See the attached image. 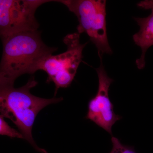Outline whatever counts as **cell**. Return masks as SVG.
<instances>
[{
  "label": "cell",
  "instance_id": "ba28073f",
  "mask_svg": "<svg viewBox=\"0 0 153 153\" xmlns=\"http://www.w3.org/2000/svg\"><path fill=\"white\" fill-rule=\"evenodd\" d=\"M2 116H0V134L7 136L11 138L24 139L23 135L20 132L12 128L4 120Z\"/></svg>",
  "mask_w": 153,
  "mask_h": 153
},
{
  "label": "cell",
  "instance_id": "52a82bcc",
  "mask_svg": "<svg viewBox=\"0 0 153 153\" xmlns=\"http://www.w3.org/2000/svg\"><path fill=\"white\" fill-rule=\"evenodd\" d=\"M138 7L145 10H151L152 13L146 18H135V20L140 27L138 32L133 36L135 44L141 49L140 57L137 59L136 63L140 69L144 68L146 65L145 55L148 49L153 46V5L149 4L146 1L138 3Z\"/></svg>",
  "mask_w": 153,
  "mask_h": 153
},
{
  "label": "cell",
  "instance_id": "8992f818",
  "mask_svg": "<svg viewBox=\"0 0 153 153\" xmlns=\"http://www.w3.org/2000/svg\"><path fill=\"white\" fill-rule=\"evenodd\" d=\"M101 59V63L96 68L98 77V90L95 96L89 100L86 118L112 135V126L121 117L116 114L113 103L110 100L108 91L113 79L110 78L105 70Z\"/></svg>",
  "mask_w": 153,
  "mask_h": 153
},
{
  "label": "cell",
  "instance_id": "9c48e42d",
  "mask_svg": "<svg viewBox=\"0 0 153 153\" xmlns=\"http://www.w3.org/2000/svg\"><path fill=\"white\" fill-rule=\"evenodd\" d=\"M111 140L113 146L116 148L120 153H137L134 147L123 144L115 137H112Z\"/></svg>",
  "mask_w": 153,
  "mask_h": 153
},
{
  "label": "cell",
  "instance_id": "30bf717a",
  "mask_svg": "<svg viewBox=\"0 0 153 153\" xmlns=\"http://www.w3.org/2000/svg\"><path fill=\"white\" fill-rule=\"evenodd\" d=\"M109 153H120L119 151L115 147L113 146L112 150Z\"/></svg>",
  "mask_w": 153,
  "mask_h": 153
},
{
  "label": "cell",
  "instance_id": "3957f363",
  "mask_svg": "<svg viewBox=\"0 0 153 153\" xmlns=\"http://www.w3.org/2000/svg\"><path fill=\"white\" fill-rule=\"evenodd\" d=\"M77 17V33H85L90 38L102 58L112 53L107 34L106 3L104 0H58Z\"/></svg>",
  "mask_w": 153,
  "mask_h": 153
},
{
  "label": "cell",
  "instance_id": "7a4b0ae2",
  "mask_svg": "<svg viewBox=\"0 0 153 153\" xmlns=\"http://www.w3.org/2000/svg\"><path fill=\"white\" fill-rule=\"evenodd\" d=\"M38 83L34 76H32L22 87L0 88V111L1 115L10 120L19 128L24 139L37 152L48 153L36 144L32 135V129L36 117L41 110L49 105L62 101L63 98L45 99L33 95L30 89Z\"/></svg>",
  "mask_w": 153,
  "mask_h": 153
},
{
  "label": "cell",
  "instance_id": "277c9868",
  "mask_svg": "<svg viewBox=\"0 0 153 153\" xmlns=\"http://www.w3.org/2000/svg\"><path fill=\"white\" fill-rule=\"evenodd\" d=\"M79 37L78 33L67 35L63 40L67 47L66 52L49 56L40 67V70L48 74L47 83L55 84V96L59 88L68 87L74 79L82 60V51L87 44H81Z\"/></svg>",
  "mask_w": 153,
  "mask_h": 153
},
{
  "label": "cell",
  "instance_id": "5b68a950",
  "mask_svg": "<svg viewBox=\"0 0 153 153\" xmlns=\"http://www.w3.org/2000/svg\"><path fill=\"white\" fill-rule=\"evenodd\" d=\"M47 0H1V38L14 34L38 30L39 24L35 17L37 9Z\"/></svg>",
  "mask_w": 153,
  "mask_h": 153
},
{
  "label": "cell",
  "instance_id": "6da1fadb",
  "mask_svg": "<svg viewBox=\"0 0 153 153\" xmlns=\"http://www.w3.org/2000/svg\"><path fill=\"white\" fill-rule=\"evenodd\" d=\"M3 52L0 63V88L14 86L25 74H34L57 48L44 44L38 30L1 38Z\"/></svg>",
  "mask_w": 153,
  "mask_h": 153
}]
</instances>
